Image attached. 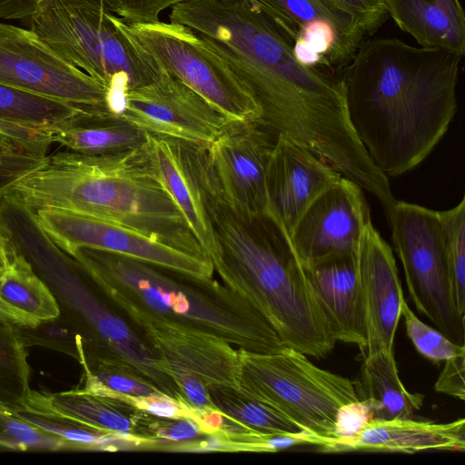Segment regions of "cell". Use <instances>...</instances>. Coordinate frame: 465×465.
<instances>
[{"instance_id": "6da1fadb", "label": "cell", "mask_w": 465, "mask_h": 465, "mask_svg": "<svg viewBox=\"0 0 465 465\" xmlns=\"http://www.w3.org/2000/svg\"><path fill=\"white\" fill-rule=\"evenodd\" d=\"M169 22L190 28L258 105L259 123L331 165L362 189L382 179L349 119L342 81L297 53L295 27L261 0H191Z\"/></svg>"}, {"instance_id": "7a4b0ae2", "label": "cell", "mask_w": 465, "mask_h": 465, "mask_svg": "<svg viewBox=\"0 0 465 465\" xmlns=\"http://www.w3.org/2000/svg\"><path fill=\"white\" fill-rule=\"evenodd\" d=\"M462 57L398 38H367L339 72L351 124L385 176L415 168L446 134Z\"/></svg>"}, {"instance_id": "3957f363", "label": "cell", "mask_w": 465, "mask_h": 465, "mask_svg": "<svg viewBox=\"0 0 465 465\" xmlns=\"http://www.w3.org/2000/svg\"><path fill=\"white\" fill-rule=\"evenodd\" d=\"M69 256L137 332L163 325L219 337L254 352H273L285 347L261 312L213 277L197 278L92 248H78Z\"/></svg>"}, {"instance_id": "277c9868", "label": "cell", "mask_w": 465, "mask_h": 465, "mask_svg": "<svg viewBox=\"0 0 465 465\" xmlns=\"http://www.w3.org/2000/svg\"><path fill=\"white\" fill-rule=\"evenodd\" d=\"M8 195L30 215L45 208L77 212L208 258L160 182L144 143L111 154L66 150L46 155L40 166L15 183Z\"/></svg>"}, {"instance_id": "5b68a950", "label": "cell", "mask_w": 465, "mask_h": 465, "mask_svg": "<svg viewBox=\"0 0 465 465\" xmlns=\"http://www.w3.org/2000/svg\"><path fill=\"white\" fill-rule=\"evenodd\" d=\"M210 219L214 247L208 258L223 283L261 312L285 346L316 359L327 355L336 341L280 223L268 213L242 216L220 193Z\"/></svg>"}, {"instance_id": "8992f818", "label": "cell", "mask_w": 465, "mask_h": 465, "mask_svg": "<svg viewBox=\"0 0 465 465\" xmlns=\"http://www.w3.org/2000/svg\"><path fill=\"white\" fill-rule=\"evenodd\" d=\"M87 0H41L24 23L53 51L102 84L105 106L118 115L125 94L160 74L144 63L114 21Z\"/></svg>"}, {"instance_id": "52a82bcc", "label": "cell", "mask_w": 465, "mask_h": 465, "mask_svg": "<svg viewBox=\"0 0 465 465\" xmlns=\"http://www.w3.org/2000/svg\"><path fill=\"white\" fill-rule=\"evenodd\" d=\"M238 351L237 388L319 436L331 438L338 409L360 400L355 382L317 367L292 348Z\"/></svg>"}, {"instance_id": "ba28073f", "label": "cell", "mask_w": 465, "mask_h": 465, "mask_svg": "<svg viewBox=\"0 0 465 465\" xmlns=\"http://www.w3.org/2000/svg\"><path fill=\"white\" fill-rule=\"evenodd\" d=\"M114 21L150 67L163 68L223 114L230 121H259L258 105L225 65L187 26L160 19L151 23Z\"/></svg>"}, {"instance_id": "9c48e42d", "label": "cell", "mask_w": 465, "mask_h": 465, "mask_svg": "<svg viewBox=\"0 0 465 465\" xmlns=\"http://www.w3.org/2000/svg\"><path fill=\"white\" fill-rule=\"evenodd\" d=\"M387 219L416 309L452 342L465 345V316L451 294L439 211L396 200Z\"/></svg>"}, {"instance_id": "30bf717a", "label": "cell", "mask_w": 465, "mask_h": 465, "mask_svg": "<svg viewBox=\"0 0 465 465\" xmlns=\"http://www.w3.org/2000/svg\"><path fill=\"white\" fill-rule=\"evenodd\" d=\"M41 233L66 254L78 248L106 251L197 278L214 274L208 258L184 252L132 228L88 214L45 208L30 215Z\"/></svg>"}, {"instance_id": "8fae6325", "label": "cell", "mask_w": 465, "mask_h": 465, "mask_svg": "<svg viewBox=\"0 0 465 465\" xmlns=\"http://www.w3.org/2000/svg\"><path fill=\"white\" fill-rule=\"evenodd\" d=\"M0 84L73 105L105 110L106 88L31 29L0 22Z\"/></svg>"}, {"instance_id": "7c38bea8", "label": "cell", "mask_w": 465, "mask_h": 465, "mask_svg": "<svg viewBox=\"0 0 465 465\" xmlns=\"http://www.w3.org/2000/svg\"><path fill=\"white\" fill-rule=\"evenodd\" d=\"M160 69L153 82L125 94L118 115L149 134L209 144L230 120L178 78Z\"/></svg>"}, {"instance_id": "4fadbf2b", "label": "cell", "mask_w": 465, "mask_h": 465, "mask_svg": "<svg viewBox=\"0 0 465 465\" xmlns=\"http://www.w3.org/2000/svg\"><path fill=\"white\" fill-rule=\"evenodd\" d=\"M144 148L160 182L209 257L214 247L210 211L220 191L207 144L146 133Z\"/></svg>"}, {"instance_id": "5bb4252c", "label": "cell", "mask_w": 465, "mask_h": 465, "mask_svg": "<svg viewBox=\"0 0 465 465\" xmlns=\"http://www.w3.org/2000/svg\"><path fill=\"white\" fill-rule=\"evenodd\" d=\"M275 139L258 121H230L207 144L220 193L242 216L266 212L265 173Z\"/></svg>"}, {"instance_id": "9a60e30c", "label": "cell", "mask_w": 465, "mask_h": 465, "mask_svg": "<svg viewBox=\"0 0 465 465\" xmlns=\"http://www.w3.org/2000/svg\"><path fill=\"white\" fill-rule=\"evenodd\" d=\"M371 221L362 188L341 176L308 205L290 239L302 263L308 265L358 251Z\"/></svg>"}, {"instance_id": "2e32d148", "label": "cell", "mask_w": 465, "mask_h": 465, "mask_svg": "<svg viewBox=\"0 0 465 465\" xmlns=\"http://www.w3.org/2000/svg\"><path fill=\"white\" fill-rule=\"evenodd\" d=\"M341 176L309 149L278 135L265 173V213L290 235L308 205Z\"/></svg>"}, {"instance_id": "e0dca14e", "label": "cell", "mask_w": 465, "mask_h": 465, "mask_svg": "<svg viewBox=\"0 0 465 465\" xmlns=\"http://www.w3.org/2000/svg\"><path fill=\"white\" fill-rule=\"evenodd\" d=\"M359 275L366 325V356L393 351L405 300L392 250L369 222L358 252Z\"/></svg>"}, {"instance_id": "ac0fdd59", "label": "cell", "mask_w": 465, "mask_h": 465, "mask_svg": "<svg viewBox=\"0 0 465 465\" xmlns=\"http://www.w3.org/2000/svg\"><path fill=\"white\" fill-rule=\"evenodd\" d=\"M298 32L297 51L311 64L339 73L368 38L347 15L326 0H261Z\"/></svg>"}, {"instance_id": "d6986e66", "label": "cell", "mask_w": 465, "mask_h": 465, "mask_svg": "<svg viewBox=\"0 0 465 465\" xmlns=\"http://www.w3.org/2000/svg\"><path fill=\"white\" fill-rule=\"evenodd\" d=\"M138 332L154 351L166 376L171 370H179L196 377L207 388L238 387L239 351L226 341L163 325L148 326Z\"/></svg>"}, {"instance_id": "ffe728a7", "label": "cell", "mask_w": 465, "mask_h": 465, "mask_svg": "<svg viewBox=\"0 0 465 465\" xmlns=\"http://www.w3.org/2000/svg\"><path fill=\"white\" fill-rule=\"evenodd\" d=\"M358 252L303 266L335 341L363 350L367 336Z\"/></svg>"}, {"instance_id": "44dd1931", "label": "cell", "mask_w": 465, "mask_h": 465, "mask_svg": "<svg viewBox=\"0 0 465 465\" xmlns=\"http://www.w3.org/2000/svg\"><path fill=\"white\" fill-rule=\"evenodd\" d=\"M322 452L385 451L415 453L430 450H465V420L447 423L410 419H371L357 434L327 438Z\"/></svg>"}, {"instance_id": "7402d4cb", "label": "cell", "mask_w": 465, "mask_h": 465, "mask_svg": "<svg viewBox=\"0 0 465 465\" xmlns=\"http://www.w3.org/2000/svg\"><path fill=\"white\" fill-rule=\"evenodd\" d=\"M15 408L134 437H136L134 428L141 412L122 399L98 395L82 388L60 392L31 390L25 400Z\"/></svg>"}, {"instance_id": "603a6c76", "label": "cell", "mask_w": 465, "mask_h": 465, "mask_svg": "<svg viewBox=\"0 0 465 465\" xmlns=\"http://www.w3.org/2000/svg\"><path fill=\"white\" fill-rule=\"evenodd\" d=\"M57 299L32 264L11 247L0 272V319L18 329H36L60 317Z\"/></svg>"}, {"instance_id": "cb8c5ba5", "label": "cell", "mask_w": 465, "mask_h": 465, "mask_svg": "<svg viewBox=\"0 0 465 465\" xmlns=\"http://www.w3.org/2000/svg\"><path fill=\"white\" fill-rule=\"evenodd\" d=\"M386 5L389 16L420 47L465 54V16L460 0H386Z\"/></svg>"}, {"instance_id": "d4e9b609", "label": "cell", "mask_w": 465, "mask_h": 465, "mask_svg": "<svg viewBox=\"0 0 465 465\" xmlns=\"http://www.w3.org/2000/svg\"><path fill=\"white\" fill-rule=\"evenodd\" d=\"M146 132L107 111L85 109L50 140L68 151L87 155L111 154L143 145Z\"/></svg>"}, {"instance_id": "484cf974", "label": "cell", "mask_w": 465, "mask_h": 465, "mask_svg": "<svg viewBox=\"0 0 465 465\" xmlns=\"http://www.w3.org/2000/svg\"><path fill=\"white\" fill-rule=\"evenodd\" d=\"M360 399L371 405L373 419H410L423 404L424 396L410 392L401 382L393 351H381L365 356Z\"/></svg>"}, {"instance_id": "4316f807", "label": "cell", "mask_w": 465, "mask_h": 465, "mask_svg": "<svg viewBox=\"0 0 465 465\" xmlns=\"http://www.w3.org/2000/svg\"><path fill=\"white\" fill-rule=\"evenodd\" d=\"M75 351L83 367L82 389L86 391L107 397L163 393L134 365L104 347L78 336Z\"/></svg>"}, {"instance_id": "83f0119b", "label": "cell", "mask_w": 465, "mask_h": 465, "mask_svg": "<svg viewBox=\"0 0 465 465\" xmlns=\"http://www.w3.org/2000/svg\"><path fill=\"white\" fill-rule=\"evenodd\" d=\"M85 109L0 84V121L49 137Z\"/></svg>"}, {"instance_id": "f1b7e54d", "label": "cell", "mask_w": 465, "mask_h": 465, "mask_svg": "<svg viewBox=\"0 0 465 465\" xmlns=\"http://www.w3.org/2000/svg\"><path fill=\"white\" fill-rule=\"evenodd\" d=\"M215 408L223 415L261 433H297L299 424L269 405L255 400L237 387H208ZM308 431V430H307Z\"/></svg>"}, {"instance_id": "f546056e", "label": "cell", "mask_w": 465, "mask_h": 465, "mask_svg": "<svg viewBox=\"0 0 465 465\" xmlns=\"http://www.w3.org/2000/svg\"><path fill=\"white\" fill-rule=\"evenodd\" d=\"M28 351L20 329L0 319V405L15 408L31 391Z\"/></svg>"}, {"instance_id": "4dcf8cb0", "label": "cell", "mask_w": 465, "mask_h": 465, "mask_svg": "<svg viewBox=\"0 0 465 465\" xmlns=\"http://www.w3.org/2000/svg\"><path fill=\"white\" fill-rule=\"evenodd\" d=\"M444 235L449 281L458 312L465 316V197L439 211Z\"/></svg>"}, {"instance_id": "1f68e13d", "label": "cell", "mask_w": 465, "mask_h": 465, "mask_svg": "<svg viewBox=\"0 0 465 465\" xmlns=\"http://www.w3.org/2000/svg\"><path fill=\"white\" fill-rule=\"evenodd\" d=\"M0 450H72L64 439L15 416L9 407L0 405Z\"/></svg>"}, {"instance_id": "d6a6232c", "label": "cell", "mask_w": 465, "mask_h": 465, "mask_svg": "<svg viewBox=\"0 0 465 465\" xmlns=\"http://www.w3.org/2000/svg\"><path fill=\"white\" fill-rule=\"evenodd\" d=\"M407 335L416 350L433 362L465 354V345H459L448 339L440 331L421 322L408 305L401 304Z\"/></svg>"}, {"instance_id": "836d02e7", "label": "cell", "mask_w": 465, "mask_h": 465, "mask_svg": "<svg viewBox=\"0 0 465 465\" xmlns=\"http://www.w3.org/2000/svg\"><path fill=\"white\" fill-rule=\"evenodd\" d=\"M45 157L20 147L0 149V198L8 195L15 183L40 166Z\"/></svg>"}, {"instance_id": "e575fe53", "label": "cell", "mask_w": 465, "mask_h": 465, "mask_svg": "<svg viewBox=\"0 0 465 465\" xmlns=\"http://www.w3.org/2000/svg\"><path fill=\"white\" fill-rule=\"evenodd\" d=\"M349 15L366 34L374 35L388 20L386 0H326Z\"/></svg>"}, {"instance_id": "d590c367", "label": "cell", "mask_w": 465, "mask_h": 465, "mask_svg": "<svg viewBox=\"0 0 465 465\" xmlns=\"http://www.w3.org/2000/svg\"><path fill=\"white\" fill-rule=\"evenodd\" d=\"M112 397L122 399L134 405L138 410L160 418L177 419L196 417L195 410L163 393L141 397L115 394Z\"/></svg>"}, {"instance_id": "8d00e7d4", "label": "cell", "mask_w": 465, "mask_h": 465, "mask_svg": "<svg viewBox=\"0 0 465 465\" xmlns=\"http://www.w3.org/2000/svg\"><path fill=\"white\" fill-rule=\"evenodd\" d=\"M191 0H111L113 15L126 23H151L172 6Z\"/></svg>"}, {"instance_id": "74e56055", "label": "cell", "mask_w": 465, "mask_h": 465, "mask_svg": "<svg viewBox=\"0 0 465 465\" xmlns=\"http://www.w3.org/2000/svg\"><path fill=\"white\" fill-rule=\"evenodd\" d=\"M373 419L370 403L357 400L341 405L335 416L332 439H342L357 434Z\"/></svg>"}, {"instance_id": "f35d334b", "label": "cell", "mask_w": 465, "mask_h": 465, "mask_svg": "<svg viewBox=\"0 0 465 465\" xmlns=\"http://www.w3.org/2000/svg\"><path fill=\"white\" fill-rule=\"evenodd\" d=\"M169 377L177 386L183 402L190 408L198 411L217 410L207 386L199 379L179 370H171Z\"/></svg>"}, {"instance_id": "ab89813d", "label": "cell", "mask_w": 465, "mask_h": 465, "mask_svg": "<svg viewBox=\"0 0 465 465\" xmlns=\"http://www.w3.org/2000/svg\"><path fill=\"white\" fill-rule=\"evenodd\" d=\"M434 389L460 401L465 400V354L455 356L444 361Z\"/></svg>"}, {"instance_id": "60d3db41", "label": "cell", "mask_w": 465, "mask_h": 465, "mask_svg": "<svg viewBox=\"0 0 465 465\" xmlns=\"http://www.w3.org/2000/svg\"><path fill=\"white\" fill-rule=\"evenodd\" d=\"M41 0H0V20H20L23 24L34 14ZM113 14L111 0H87Z\"/></svg>"}, {"instance_id": "b9f144b4", "label": "cell", "mask_w": 465, "mask_h": 465, "mask_svg": "<svg viewBox=\"0 0 465 465\" xmlns=\"http://www.w3.org/2000/svg\"><path fill=\"white\" fill-rule=\"evenodd\" d=\"M11 243L0 227V272H2L9 260Z\"/></svg>"}, {"instance_id": "7bdbcfd3", "label": "cell", "mask_w": 465, "mask_h": 465, "mask_svg": "<svg viewBox=\"0 0 465 465\" xmlns=\"http://www.w3.org/2000/svg\"><path fill=\"white\" fill-rule=\"evenodd\" d=\"M10 147H20L30 151L24 147L22 144L15 141L13 138L0 132V149L10 148ZM32 152V151H31ZM35 153V152H34Z\"/></svg>"}, {"instance_id": "ee69618b", "label": "cell", "mask_w": 465, "mask_h": 465, "mask_svg": "<svg viewBox=\"0 0 465 465\" xmlns=\"http://www.w3.org/2000/svg\"></svg>"}]
</instances>
